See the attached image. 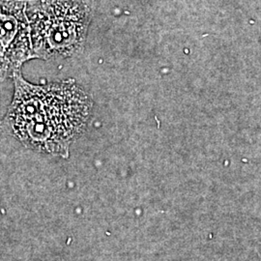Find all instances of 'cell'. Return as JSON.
Returning a JSON list of instances; mask_svg holds the SVG:
<instances>
[{"label": "cell", "mask_w": 261, "mask_h": 261, "mask_svg": "<svg viewBox=\"0 0 261 261\" xmlns=\"http://www.w3.org/2000/svg\"><path fill=\"white\" fill-rule=\"evenodd\" d=\"M14 95L3 125L30 149L68 157L84 132L93 102L84 88L69 80L36 85L21 72L13 76Z\"/></svg>", "instance_id": "cell-1"}, {"label": "cell", "mask_w": 261, "mask_h": 261, "mask_svg": "<svg viewBox=\"0 0 261 261\" xmlns=\"http://www.w3.org/2000/svg\"><path fill=\"white\" fill-rule=\"evenodd\" d=\"M94 0H25L34 58L54 60L84 49Z\"/></svg>", "instance_id": "cell-2"}, {"label": "cell", "mask_w": 261, "mask_h": 261, "mask_svg": "<svg viewBox=\"0 0 261 261\" xmlns=\"http://www.w3.org/2000/svg\"><path fill=\"white\" fill-rule=\"evenodd\" d=\"M33 58L25 0H0V83Z\"/></svg>", "instance_id": "cell-3"}]
</instances>
